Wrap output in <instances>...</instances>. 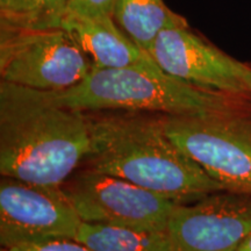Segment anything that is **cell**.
I'll list each match as a JSON object with an SVG mask.
<instances>
[{
	"label": "cell",
	"instance_id": "obj_4",
	"mask_svg": "<svg viewBox=\"0 0 251 251\" xmlns=\"http://www.w3.org/2000/svg\"><path fill=\"white\" fill-rule=\"evenodd\" d=\"M93 63L62 27L0 26V78L6 83L47 91L76 86Z\"/></svg>",
	"mask_w": 251,
	"mask_h": 251
},
{
	"label": "cell",
	"instance_id": "obj_15",
	"mask_svg": "<svg viewBox=\"0 0 251 251\" xmlns=\"http://www.w3.org/2000/svg\"><path fill=\"white\" fill-rule=\"evenodd\" d=\"M1 251H93L90 248L76 240H56L49 242L28 244L8 249H1Z\"/></svg>",
	"mask_w": 251,
	"mask_h": 251
},
{
	"label": "cell",
	"instance_id": "obj_9",
	"mask_svg": "<svg viewBox=\"0 0 251 251\" xmlns=\"http://www.w3.org/2000/svg\"><path fill=\"white\" fill-rule=\"evenodd\" d=\"M148 54L169 76L192 85L231 94H251L241 77V63L190 25L166 28Z\"/></svg>",
	"mask_w": 251,
	"mask_h": 251
},
{
	"label": "cell",
	"instance_id": "obj_16",
	"mask_svg": "<svg viewBox=\"0 0 251 251\" xmlns=\"http://www.w3.org/2000/svg\"><path fill=\"white\" fill-rule=\"evenodd\" d=\"M241 77L251 92V65L247 63H241Z\"/></svg>",
	"mask_w": 251,
	"mask_h": 251
},
{
	"label": "cell",
	"instance_id": "obj_13",
	"mask_svg": "<svg viewBox=\"0 0 251 251\" xmlns=\"http://www.w3.org/2000/svg\"><path fill=\"white\" fill-rule=\"evenodd\" d=\"M68 0H0V26L61 27Z\"/></svg>",
	"mask_w": 251,
	"mask_h": 251
},
{
	"label": "cell",
	"instance_id": "obj_10",
	"mask_svg": "<svg viewBox=\"0 0 251 251\" xmlns=\"http://www.w3.org/2000/svg\"><path fill=\"white\" fill-rule=\"evenodd\" d=\"M61 27L76 40L96 68H159L118 26L114 18L65 13Z\"/></svg>",
	"mask_w": 251,
	"mask_h": 251
},
{
	"label": "cell",
	"instance_id": "obj_8",
	"mask_svg": "<svg viewBox=\"0 0 251 251\" xmlns=\"http://www.w3.org/2000/svg\"><path fill=\"white\" fill-rule=\"evenodd\" d=\"M166 231L172 251H237L251 235V196L221 191L178 203Z\"/></svg>",
	"mask_w": 251,
	"mask_h": 251
},
{
	"label": "cell",
	"instance_id": "obj_11",
	"mask_svg": "<svg viewBox=\"0 0 251 251\" xmlns=\"http://www.w3.org/2000/svg\"><path fill=\"white\" fill-rule=\"evenodd\" d=\"M113 18L147 54L163 30L187 24L186 19L169 8L164 0H117Z\"/></svg>",
	"mask_w": 251,
	"mask_h": 251
},
{
	"label": "cell",
	"instance_id": "obj_7",
	"mask_svg": "<svg viewBox=\"0 0 251 251\" xmlns=\"http://www.w3.org/2000/svg\"><path fill=\"white\" fill-rule=\"evenodd\" d=\"M83 221L62 186L0 180V244L2 249L76 240Z\"/></svg>",
	"mask_w": 251,
	"mask_h": 251
},
{
	"label": "cell",
	"instance_id": "obj_1",
	"mask_svg": "<svg viewBox=\"0 0 251 251\" xmlns=\"http://www.w3.org/2000/svg\"><path fill=\"white\" fill-rule=\"evenodd\" d=\"M91 170L124 178L177 203H191L225 191L166 133L164 115L87 112Z\"/></svg>",
	"mask_w": 251,
	"mask_h": 251
},
{
	"label": "cell",
	"instance_id": "obj_2",
	"mask_svg": "<svg viewBox=\"0 0 251 251\" xmlns=\"http://www.w3.org/2000/svg\"><path fill=\"white\" fill-rule=\"evenodd\" d=\"M91 149L86 112L64 107L47 91L0 81V174L63 186Z\"/></svg>",
	"mask_w": 251,
	"mask_h": 251
},
{
	"label": "cell",
	"instance_id": "obj_17",
	"mask_svg": "<svg viewBox=\"0 0 251 251\" xmlns=\"http://www.w3.org/2000/svg\"><path fill=\"white\" fill-rule=\"evenodd\" d=\"M237 251H251V235H249V236L243 241Z\"/></svg>",
	"mask_w": 251,
	"mask_h": 251
},
{
	"label": "cell",
	"instance_id": "obj_6",
	"mask_svg": "<svg viewBox=\"0 0 251 251\" xmlns=\"http://www.w3.org/2000/svg\"><path fill=\"white\" fill-rule=\"evenodd\" d=\"M64 191L83 222L139 230L165 231L178 205L124 178L91 169L77 175Z\"/></svg>",
	"mask_w": 251,
	"mask_h": 251
},
{
	"label": "cell",
	"instance_id": "obj_12",
	"mask_svg": "<svg viewBox=\"0 0 251 251\" xmlns=\"http://www.w3.org/2000/svg\"><path fill=\"white\" fill-rule=\"evenodd\" d=\"M76 241L93 251H172L166 230H139L83 222Z\"/></svg>",
	"mask_w": 251,
	"mask_h": 251
},
{
	"label": "cell",
	"instance_id": "obj_14",
	"mask_svg": "<svg viewBox=\"0 0 251 251\" xmlns=\"http://www.w3.org/2000/svg\"><path fill=\"white\" fill-rule=\"evenodd\" d=\"M117 0H68L65 13L85 17H114Z\"/></svg>",
	"mask_w": 251,
	"mask_h": 251
},
{
	"label": "cell",
	"instance_id": "obj_3",
	"mask_svg": "<svg viewBox=\"0 0 251 251\" xmlns=\"http://www.w3.org/2000/svg\"><path fill=\"white\" fill-rule=\"evenodd\" d=\"M81 112L125 111L169 117H207L251 109V94H231L188 84L161 68H96L64 91L48 92Z\"/></svg>",
	"mask_w": 251,
	"mask_h": 251
},
{
	"label": "cell",
	"instance_id": "obj_5",
	"mask_svg": "<svg viewBox=\"0 0 251 251\" xmlns=\"http://www.w3.org/2000/svg\"><path fill=\"white\" fill-rule=\"evenodd\" d=\"M163 121L170 139L225 191L251 196V109Z\"/></svg>",
	"mask_w": 251,
	"mask_h": 251
}]
</instances>
